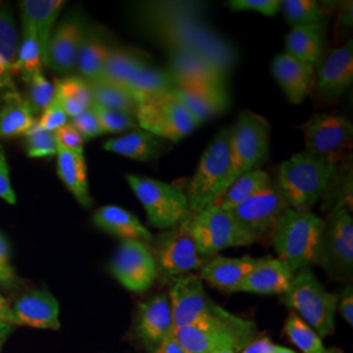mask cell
I'll return each mask as SVG.
<instances>
[{
  "instance_id": "cell-40",
  "label": "cell",
  "mask_w": 353,
  "mask_h": 353,
  "mask_svg": "<svg viewBox=\"0 0 353 353\" xmlns=\"http://www.w3.org/2000/svg\"><path fill=\"white\" fill-rule=\"evenodd\" d=\"M42 65L36 34L30 26L23 24V39L16 59V70L21 74L23 80L28 81L42 74Z\"/></svg>"
},
{
  "instance_id": "cell-47",
  "label": "cell",
  "mask_w": 353,
  "mask_h": 353,
  "mask_svg": "<svg viewBox=\"0 0 353 353\" xmlns=\"http://www.w3.org/2000/svg\"><path fill=\"white\" fill-rule=\"evenodd\" d=\"M54 134H55L58 151L83 153L85 140L83 139V137L76 131L75 127L71 123H67L65 126L61 127Z\"/></svg>"
},
{
  "instance_id": "cell-58",
  "label": "cell",
  "mask_w": 353,
  "mask_h": 353,
  "mask_svg": "<svg viewBox=\"0 0 353 353\" xmlns=\"http://www.w3.org/2000/svg\"><path fill=\"white\" fill-rule=\"evenodd\" d=\"M272 353H297L296 351H293V350H290V348H285V347H280L278 345L276 347V350L274 351Z\"/></svg>"
},
{
  "instance_id": "cell-42",
  "label": "cell",
  "mask_w": 353,
  "mask_h": 353,
  "mask_svg": "<svg viewBox=\"0 0 353 353\" xmlns=\"http://www.w3.org/2000/svg\"><path fill=\"white\" fill-rule=\"evenodd\" d=\"M26 93H28V105L30 112L33 113H43L46 108L55 99V88L50 81L42 75L34 76L33 79L26 81Z\"/></svg>"
},
{
  "instance_id": "cell-2",
  "label": "cell",
  "mask_w": 353,
  "mask_h": 353,
  "mask_svg": "<svg viewBox=\"0 0 353 353\" xmlns=\"http://www.w3.org/2000/svg\"><path fill=\"white\" fill-rule=\"evenodd\" d=\"M336 161L299 152L279 165L278 185L290 210L310 212L327 190Z\"/></svg>"
},
{
  "instance_id": "cell-36",
  "label": "cell",
  "mask_w": 353,
  "mask_h": 353,
  "mask_svg": "<svg viewBox=\"0 0 353 353\" xmlns=\"http://www.w3.org/2000/svg\"><path fill=\"white\" fill-rule=\"evenodd\" d=\"M55 100L63 108L68 118H75L92 105L89 83L80 76H65L55 83Z\"/></svg>"
},
{
  "instance_id": "cell-48",
  "label": "cell",
  "mask_w": 353,
  "mask_h": 353,
  "mask_svg": "<svg viewBox=\"0 0 353 353\" xmlns=\"http://www.w3.org/2000/svg\"><path fill=\"white\" fill-rule=\"evenodd\" d=\"M68 119L70 118L64 112L63 108L54 99V101L51 102L38 119L37 125L45 131L55 132L61 127L65 126L68 123Z\"/></svg>"
},
{
  "instance_id": "cell-44",
  "label": "cell",
  "mask_w": 353,
  "mask_h": 353,
  "mask_svg": "<svg viewBox=\"0 0 353 353\" xmlns=\"http://www.w3.org/2000/svg\"><path fill=\"white\" fill-rule=\"evenodd\" d=\"M92 106L94 108V112L99 117L103 134H119V132H125L130 130L134 131V130L139 128L137 118L131 114L112 110V109H105V108H100L93 103H92Z\"/></svg>"
},
{
  "instance_id": "cell-10",
  "label": "cell",
  "mask_w": 353,
  "mask_h": 353,
  "mask_svg": "<svg viewBox=\"0 0 353 353\" xmlns=\"http://www.w3.org/2000/svg\"><path fill=\"white\" fill-rule=\"evenodd\" d=\"M135 118L141 130L174 143L185 139L199 127L173 92L139 103Z\"/></svg>"
},
{
  "instance_id": "cell-3",
  "label": "cell",
  "mask_w": 353,
  "mask_h": 353,
  "mask_svg": "<svg viewBox=\"0 0 353 353\" xmlns=\"http://www.w3.org/2000/svg\"><path fill=\"white\" fill-rule=\"evenodd\" d=\"M258 336L256 325L230 312L176 328L173 341L185 353L241 352Z\"/></svg>"
},
{
  "instance_id": "cell-6",
  "label": "cell",
  "mask_w": 353,
  "mask_h": 353,
  "mask_svg": "<svg viewBox=\"0 0 353 353\" xmlns=\"http://www.w3.org/2000/svg\"><path fill=\"white\" fill-rule=\"evenodd\" d=\"M189 232L201 255L207 258L229 248L250 246L258 239L241 225L239 220L216 204L196 214H190L182 223Z\"/></svg>"
},
{
  "instance_id": "cell-60",
  "label": "cell",
  "mask_w": 353,
  "mask_h": 353,
  "mask_svg": "<svg viewBox=\"0 0 353 353\" xmlns=\"http://www.w3.org/2000/svg\"><path fill=\"white\" fill-rule=\"evenodd\" d=\"M216 353H236V352H233V351H220V352H216Z\"/></svg>"
},
{
  "instance_id": "cell-59",
  "label": "cell",
  "mask_w": 353,
  "mask_h": 353,
  "mask_svg": "<svg viewBox=\"0 0 353 353\" xmlns=\"http://www.w3.org/2000/svg\"><path fill=\"white\" fill-rule=\"evenodd\" d=\"M322 353H341V351L336 348H325V351Z\"/></svg>"
},
{
  "instance_id": "cell-29",
  "label": "cell",
  "mask_w": 353,
  "mask_h": 353,
  "mask_svg": "<svg viewBox=\"0 0 353 353\" xmlns=\"http://www.w3.org/2000/svg\"><path fill=\"white\" fill-rule=\"evenodd\" d=\"M327 28L328 24L292 28L285 37V52L303 63L316 65L325 54Z\"/></svg>"
},
{
  "instance_id": "cell-7",
  "label": "cell",
  "mask_w": 353,
  "mask_h": 353,
  "mask_svg": "<svg viewBox=\"0 0 353 353\" xmlns=\"http://www.w3.org/2000/svg\"><path fill=\"white\" fill-rule=\"evenodd\" d=\"M230 127L221 128L203 152L186 192L190 212H201L214 204L227 189L230 169Z\"/></svg>"
},
{
  "instance_id": "cell-14",
  "label": "cell",
  "mask_w": 353,
  "mask_h": 353,
  "mask_svg": "<svg viewBox=\"0 0 353 353\" xmlns=\"http://www.w3.org/2000/svg\"><path fill=\"white\" fill-rule=\"evenodd\" d=\"M110 272L126 290L144 293L159 278L157 265L148 243L122 241L110 262Z\"/></svg>"
},
{
  "instance_id": "cell-1",
  "label": "cell",
  "mask_w": 353,
  "mask_h": 353,
  "mask_svg": "<svg viewBox=\"0 0 353 353\" xmlns=\"http://www.w3.org/2000/svg\"><path fill=\"white\" fill-rule=\"evenodd\" d=\"M139 26L166 52L195 54L228 77L239 61L233 42L207 23L205 12L183 13L160 21L140 23Z\"/></svg>"
},
{
  "instance_id": "cell-50",
  "label": "cell",
  "mask_w": 353,
  "mask_h": 353,
  "mask_svg": "<svg viewBox=\"0 0 353 353\" xmlns=\"http://www.w3.org/2000/svg\"><path fill=\"white\" fill-rule=\"evenodd\" d=\"M338 310L344 321L352 327L353 326V288L347 285L341 294L338 296Z\"/></svg>"
},
{
  "instance_id": "cell-27",
  "label": "cell",
  "mask_w": 353,
  "mask_h": 353,
  "mask_svg": "<svg viewBox=\"0 0 353 353\" xmlns=\"http://www.w3.org/2000/svg\"><path fill=\"white\" fill-rule=\"evenodd\" d=\"M256 258L249 255L241 258H229L216 255L207 259L201 268L199 278L217 290L239 292L243 279L254 268Z\"/></svg>"
},
{
  "instance_id": "cell-8",
  "label": "cell",
  "mask_w": 353,
  "mask_h": 353,
  "mask_svg": "<svg viewBox=\"0 0 353 353\" xmlns=\"http://www.w3.org/2000/svg\"><path fill=\"white\" fill-rule=\"evenodd\" d=\"M126 179L143 204L151 227L169 230L182 224L191 214L186 192L174 185L137 174H127Z\"/></svg>"
},
{
  "instance_id": "cell-28",
  "label": "cell",
  "mask_w": 353,
  "mask_h": 353,
  "mask_svg": "<svg viewBox=\"0 0 353 353\" xmlns=\"http://www.w3.org/2000/svg\"><path fill=\"white\" fill-rule=\"evenodd\" d=\"M94 225L114 237L123 241H140L151 243L153 234L139 221V219L118 205H103L93 214Z\"/></svg>"
},
{
  "instance_id": "cell-55",
  "label": "cell",
  "mask_w": 353,
  "mask_h": 353,
  "mask_svg": "<svg viewBox=\"0 0 353 353\" xmlns=\"http://www.w3.org/2000/svg\"><path fill=\"white\" fill-rule=\"evenodd\" d=\"M0 265H10V246L6 239L0 234Z\"/></svg>"
},
{
  "instance_id": "cell-16",
  "label": "cell",
  "mask_w": 353,
  "mask_h": 353,
  "mask_svg": "<svg viewBox=\"0 0 353 353\" xmlns=\"http://www.w3.org/2000/svg\"><path fill=\"white\" fill-rule=\"evenodd\" d=\"M290 210L278 185L271 182L248 201L241 203L230 212L242 227L248 229L258 240L272 236L279 220Z\"/></svg>"
},
{
  "instance_id": "cell-38",
  "label": "cell",
  "mask_w": 353,
  "mask_h": 353,
  "mask_svg": "<svg viewBox=\"0 0 353 353\" xmlns=\"http://www.w3.org/2000/svg\"><path fill=\"white\" fill-rule=\"evenodd\" d=\"M280 10L292 28L328 24L332 14L331 3L316 0H284L280 1Z\"/></svg>"
},
{
  "instance_id": "cell-19",
  "label": "cell",
  "mask_w": 353,
  "mask_h": 353,
  "mask_svg": "<svg viewBox=\"0 0 353 353\" xmlns=\"http://www.w3.org/2000/svg\"><path fill=\"white\" fill-rule=\"evenodd\" d=\"M176 87H228V77L208 61L190 52H166V68Z\"/></svg>"
},
{
  "instance_id": "cell-35",
  "label": "cell",
  "mask_w": 353,
  "mask_h": 353,
  "mask_svg": "<svg viewBox=\"0 0 353 353\" xmlns=\"http://www.w3.org/2000/svg\"><path fill=\"white\" fill-rule=\"evenodd\" d=\"M17 30L12 12L0 8V93L1 90L14 88L12 77L16 70Z\"/></svg>"
},
{
  "instance_id": "cell-34",
  "label": "cell",
  "mask_w": 353,
  "mask_h": 353,
  "mask_svg": "<svg viewBox=\"0 0 353 353\" xmlns=\"http://www.w3.org/2000/svg\"><path fill=\"white\" fill-rule=\"evenodd\" d=\"M150 63L151 58L145 52L115 45L103 65L101 80L123 87L135 72Z\"/></svg>"
},
{
  "instance_id": "cell-15",
  "label": "cell",
  "mask_w": 353,
  "mask_h": 353,
  "mask_svg": "<svg viewBox=\"0 0 353 353\" xmlns=\"http://www.w3.org/2000/svg\"><path fill=\"white\" fill-rule=\"evenodd\" d=\"M169 300L174 330L192 325L207 316H221L227 312L208 296L203 287L202 279L194 274L173 279Z\"/></svg>"
},
{
  "instance_id": "cell-23",
  "label": "cell",
  "mask_w": 353,
  "mask_h": 353,
  "mask_svg": "<svg viewBox=\"0 0 353 353\" xmlns=\"http://www.w3.org/2000/svg\"><path fill=\"white\" fill-rule=\"evenodd\" d=\"M20 326L58 330L59 303L48 290H30L23 294L12 307Z\"/></svg>"
},
{
  "instance_id": "cell-51",
  "label": "cell",
  "mask_w": 353,
  "mask_h": 353,
  "mask_svg": "<svg viewBox=\"0 0 353 353\" xmlns=\"http://www.w3.org/2000/svg\"><path fill=\"white\" fill-rule=\"evenodd\" d=\"M276 344H274L268 338H261L254 339L248 344L240 353H272L276 350Z\"/></svg>"
},
{
  "instance_id": "cell-17",
  "label": "cell",
  "mask_w": 353,
  "mask_h": 353,
  "mask_svg": "<svg viewBox=\"0 0 353 353\" xmlns=\"http://www.w3.org/2000/svg\"><path fill=\"white\" fill-rule=\"evenodd\" d=\"M318 64L316 90L319 99L327 103L338 101L353 81L352 39L328 51Z\"/></svg>"
},
{
  "instance_id": "cell-57",
  "label": "cell",
  "mask_w": 353,
  "mask_h": 353,
  "mask_svg": "<svg viewBox=\"0 0 353 353\" xmlns=\"http://www.w3.org/2000/svg\"><path fill=\"white\" fill-rule=\"evenodd\" d=\"M12 326L6 325V323H0V345L3 344V341L7 339V336L11 334Z\"/></svg>"
},
{
  "instance_id": "cell-21",
  "label": "cell",
  "mask_w": 353,
  "mask_h": 353,
  "mask_svg": "<svg viewBox=\"0 0 353 353\" xmlns=\"http://www.w3.org/2000/svg\"><path fill=\"white\" fill-rule=\"evenodd\" d=\"M173 94L199 126L225 113L230 105L228 87H176Z\"/></svg>"
},
{
  "instance_id": "cell-41",
  "label": "cell",
  "mask_w": 353,
  "mask_h": 353,
  "mask_svg": "<svg viewBox=\"0 0 353 353\" xmlns=\"http://www.w3.org/2000/svg\"><path fill=\"white\" fill-rule=\"evenodd\" d=\"M285 332L290 341L303 353H322L325 351L323 341L316 331L303 322L296 313H290L285 323Z\"/></svg>"
},
{
  "instance_id": "cell-46",
  "label": "cell",
  "mask_w": 353,
  "mask_h": 353,
  "mask_svg": "<svg viewBox=\"0 0 353 353\" xmlns=\"http://www.w3.org/2000/svg\"><path fill=\"white\" fill-rule=\"evenodd\" d=\"M228 6L233 11H254L274 17L280 11V0H230Z\"/></svg>"
},
{
  "instance_id": "cell-5",
  "label": "cell",
  "mask_w": 353,
  "mask_h": 353,
  "mask_svg": "<svg viewBox=\"0 0 353 353\" xmlns=\"http://www.w3.org/2000/svg\"><path fill=\"white\" fill-rule=\"evenodd\" d=\"M281 301L306 322L318 334L326 338L335 327L338 312V294L325 290L310 268L293 275L288 290L281 294Z\"/></svg>"
},
{
  "instance_id": "cell-9",
  "label": "cell",
  "mask_w": 353,
  "mask_h": 353,
  "mask_svg": "<svg viewBox=\"0 0 353 353\" xmlns=\"http://www.w3.org/2000/svg\"><path fill=\"white\" fill-rule=\"evenodd\" d=\"M268 122L263 117L249 110L241 112L236 123L230 127V169L227 189L237 176L255 169H261L268 157Z\"/></svg>"
},
{
  "instance_id": "cell-32",
  "label": "cell",
  "mask_w": 353,
  "mask_h": 353,
  "mask_svg": "<svg viewBox=\"0 0 353 353\" xmlns=\"http://www.w3.org/2000/svg\"><path fill=\"white\" fill-rule=\"evenodd\" d=\"M123 88L139 105L154 97L172 93L176 88V83L165 68L150 63L135 72Z\"/></svg>"
},
{
  "instance_id": "cell-12",
  "label": "cell",
  "mask_w": 353,
  "mask_h": 353,
  "mask_svg": "<svg viewBox=\"0 0 353 353\" xmlns=\"http://www.w3.org/2000/svg\"><path fill=\"white\" fill-rule=\"evenodd\" d=\"M151 245L157 272L165 278L176 279L201 271L207 261L182 224L153 236Z\"/></svg>"
},
{
  "instance_id": "cell-45",
  "label": "cell",
  "mask_w": 353,
  "mask_h": 353,
  "mask_svg": "<svg viewBox=\"0 0 353 353\" xmlns=\"http://www.w3.org/2000/svg\"><path fill=\"white\" fill-rule=\"evenodd\" d=\"M71 125L75 127L76 131L83 137V139H93L103 135L99 117L94 112V108L90 105L85 112L79 114L71 119Z\"/></svg>"
},
{
  "instance_id": "cell-24",
  "label": "cell",
  "mask_w": 353,
  "mask_h": 353,
  "mask_svg": "<svg viewBox=\"0 0 353 353\" xmlns=\"http://www.w3.org/2000/svg\"><path fill=\"white\" fill-rule=\"evenodd\" d=\"M62 0H24L20 3L23 24L30 26L37 38L42 64L48 65L49 45L57 17L63 8Z\"/></svg>"
},
{
  "instance_id": "cell-39",
  "label": "cell",
  "mask_w": 353,
  "mask_h": 353,
  "mask_svg": "<svg viewBox=\"0 0 353 353\" xmlns=\"http://www.w3.org/2000/svg\"><path fill=\"white\" fill-rule=\"evenodd\" d=\"M92 103L105 109L118 110L123 113L131 114L135 117L138 103L128 94L126 89L113 83L97 80L88 81Z\"/></svg>"
},
{
  "instance_id": "cell-22",
  "label": "cell",
  "mask_w": 353,
  "mask_h": 353,
  "mask_svg": "<svg viewBox=\"0 0 353 353\" xmlns=\"http://www.w3.org/2000/svg\"><path fill=\"white\" fill-rule=\"evenodd\" d=\"M271 71L288 101L301 103L307 97L314 80V65L283 52L274 58Z\"/></svg>"
},
{
  "instance_id": "cell-20",
  "label": "cell",
  "mask_w": 353,
  "mask_h": 353,
  "mask_svg": "<svg viewBox=\"0 0 353 353\" xmlns=\"http://www.w3.org/2000/svg\"><path fill=\"white\" fill-rule=\"evenodd\" d=\"M81 14L71 13L55 29L49 45L48 67L58 74L68 75L75 70L76 58L87 29Z\"/></svg>"
},
{
  "instance_id": "cell-56",
  "label": "cell",
  "mask_w": 353,
  "mask_h": 353,
  "mask_svg": "<svg viewBox=\"0 0 353 353\" xmlns=\"http://www.w3.org/2000/svg\"><path fill=\"white\" fill-rule=\"evenodd\" d=\"M152 353H185L178 345L176 341H173V338L170 341H166L164 345H161L157 351Z\"/></svg>"
},
{
  "instance_id": "cell-30",
  "label": "cell",
  "mask_w": 353,
  "mask_h": 353,
  "mask_svg": "<svg viewBox=\"0 0 353 353\" xmlns=\"http://www.w3.org/2000/svg\"><path fill=\"white\" fill-rule=\"evenodd\" d=\"M34 123L30 108L17 89L6 90L0 100V139L26 135Z\"/></svg>"
},
{
  "instance_id": "cell-25",
  "label": "cell",
  "mask_w": 353,
  "mask_h": 353,
  "mask_svg": "<svg viewBox=\"0 0 353 353\" xmlns=\"http://www.w3.org/2000/svg\"><path fill=\"white\" fill-rule=\"evenodd\" d=\"M112 37L100 26H87L76 58L75 68L87 81L101 80L103 65L114 49Z\"/></svg>"
},
{
  "instance_id": "cell-33",
  "label": "cell",
  "mask_w": 353,
  "mask_h": 353,
  "mask_svg": "<svg viewBox=\"0 0 353 353\" xmlns=\"http://www.w3.org/2000/svg\"><path fill=\"white\" fill-rule=\"evenodd\" d=\"M57 168L58 176L76 201L85 208L92 207L93 199L89 194L88 169L84 153L58 151Z\"/></svg>"
},
{
  "instance_id": "cell-4",
  "label": "cell",
  "mask_w": 353,
  "mask_h": 353,
  "mask_svg": "<svg viewBox=\"0 0 353 353\" xmlns=\"http://www.w3.org/2000/svg\"><path fill=\"white\" fill-rule=\"evenodd\" d=\"M325 219L306 211L287 210L272 234L279 259L293 274L318 265Z\"/></svg>"
},
{
  "instance_id": "cell-31",
  "label": "cell",
  "mask_w": 353,
  "mask_h": 353,
  "mask_svg": "<svg viewBox=\"0 0 353 353\" xmlns=\"http://www.w3.org/2000/svg\"><path fill=\"white\" fill-rule=\"evenodd\" d=\"M166 140L157 138L150 132L138 128L119 138L108 140L103 148L108 152L123 156L137 161H151L164 151Z\"/></svg>"
},
{
  "instance_id": "cell-52",
  "label": "cell",
  "mask_w": 353,
  "mask_h": 353,
  "mask_svg": "<svg viewBox=\"0 0 353 353\" xmlns=\"http://www.w3.org/2000/svg\"><path fill=\"white\" fill-rule=\"evenodd\" d=\"M0 323H6L10 326H20L13 314L12 307L3 296H0Z\"/></svg>"
},
{
  "instance_id": "cell-37",
  "label": "cell",
  "mask_w": 353,
  "mask_h": 353,
  "mask_svg": "<svg viewBox=\"0 0 353 353\" xmlns=\"http://www.w3.org/2000/svg\"><path fill=\"white\" fill-rule=\"evenodd\" d=\"M271 182L272 179L270 174L262 169L248 172L237 176L214 204L227 211H232L233 208L240 205L241 203L248 201L252 195L267 188Z\"/></svg>"
},
{
  "instance_id": "cell-43",
  "label": "cell",
  "mask_w": 353,
  "mask_h": 353,
  "mask_svg": "<svg viewBox=\"0 0 353 353\" xmlns=\"http://www.w3.org/2000/svg\"><path fill=\"white\" fill-rule=\"evenodd\" d=\"M26 148L30 157H51L58 153L55 134L45 131L37 122L26 134Z\"/></svg>"
},
{
  "instance_id": "cell-11",
  "label": "cell",
  "mask_w": 353,
  "mask_h": 353,
  "mask_svg": "<svg viewBox=\"0 0 353 353\" xmlns=\"http://www.w3.org/2000/svg\"><path fill=\"white\" fill-rule=\"evenodd\" d=\"M318 265L334 280H350L353 272V219L345 208H334L325 220Z\"/></svg>"
},
{
  "instance_id": "cell-53",
  "label": "cell",
  "mask_w": 353,
  "mask_h": 353,
  "mask_svg": "<svg viewBox=\"0 0 353 353\" xmlns=\"http://www.w3.org/2000/svg\"><path fill=\"white\" fill-rule=\"evenodd\" d=\"M352 1H343L339 12V24L341 28H351L353 24Z\"/></svg>"
},
{
  "instance_id": "cell-26",
  "label": "cell",
  "mask_w": 353,
  "mask_h": 353,
  "mask_svg": "<svg viewBox=\"0 0 353 353\" xmlns=\"http://www.w3.org/2000/svg\"><path fill=\"white\" fill-rule=\"evenodd\" d=\"M293 272L279 258H258L239 292L255 294H284L290 288Z\"/></svg>"
},
{
  "instance_id": "cell-49",
  "label": "cell",
  "mask_w": 353,
  "mask_h": 353,
  "mask_svg": "<svg viewBox=\"0 0 353 353\" xmlns=\"http://www.w3.org/2000/svg\"><path fill=\"white\" fill-rule=\"evenodd\" d=\"M0 198L10 204L16 203V194L13 191L11 179H10V168L7 164L6 153L1 145H0Z\"/></svg>"
},
{
  "instance_id": "cell-54",
  "label": "cell",
  "mask_w": 353,
  "mask_h": 353,
  "mask_svg": "<svg viewBox=\"0 0 353 353\" xmlns=\"http://www.w3.org/2000/svg\"><path fill=\"white\" fill-rule=\"evenodd\" d=\"M17 281V278L14 275V271H13L11 265H0V287H13L14 283Z\"/></svg>"
},
{
  "instance_id": "cell-18",
  "label": "cell",
  "mask_w": 353,
  "mask_h": 353,
  "mask_svg": "<svg viewBox=\"0 0 353 353\" xmlns=\"http://www.w3.org/2000/svg\"><path fill=\"white\" fill-rule=\"evenodd\" d=\"M174 331L173 313L166 293L154 294L138 306L137 332L148 353L157 351L172 339Z\"/></svg>"
},
{
  "instance_id": "cell-13",
  "label": "cell",
  "mask_w": 353,
  "mask_h": 353,
  "mask_svg": "<svg viewBox=\"0 0 353 353\" xmlns=\"http://www.w3.org/2000/svg\"><path fill=\"white\" fill-rule=\"evenodd\" d=\"M306 152L338 163L341 153L352 147L353 125L343 115L318 113L303 126Z\"/></svg>"
}]
</instances>
